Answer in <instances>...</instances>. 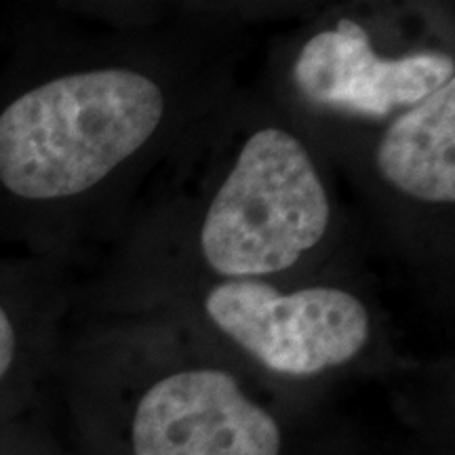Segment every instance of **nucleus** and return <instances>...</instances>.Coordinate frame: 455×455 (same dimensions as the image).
<instances>
[{
	"mask_svg": "<svg viewBox=\"0 0 455 455\" xmlns=\"http://www.w3.org/2000/svg\"><path fill=\"white\" fill-rule=\"evenodd\" d=\"M375 167L403 195L432 204L455 201V78L403 112L378 141Z\"/></svg>",
	"mask_w": 455,
	"mask_h": 455,
	"instance_id": "obj_6",
	"label": "nucleus"
},
{
	"mask_svg": "<svg viewBox=\"0 0 455 455\" xmlns=\"http://www.w3.org/2000/svg\"><path fill=\"white\" fill-rule=\"evenodd\" d=\"M204 310L255 361L298 378L346 365L371 333L365 304L338 287L283 293L258 278H236L209 289Z\"/></svg>",
	"mask_w": 455,
	"mask_h": 455,
	"instance_id": "obj_3",
	"label": "nucleus"
},
{
	"mask_svg": "<svg viewBox=\"0 0 455 455\" xmlns=\"http://www.w3.org/2000/svg\"><path fill=\"white\" fill-rule=\"evenodd\" d=\"M331 203L308 148L281 127L244 141L201 226L215 275L259 278L293 268L323 241Z\"/></svg>",
	"mask_w": 455,
	"mask_h": 455,
	"instance_id": "obj_2",
	"label": "nucleus"
},
{
	"mask_svg": "<svg viewBox=\"0 0 455 455\" xmlns=\"http://www.w3.org/2000/svg\"><path fill=\"white\" fill-rule=\"evenodd\" d=\"M163 116V89L141 72L43 78L0 106V195L32 209L76 201L138 155Z\"/></svg>",
	"mask_w": 455,
	"mask_h": 455,
	"instance_id": "obj_1",
	"label": "nucleus"
},
{
	"mask_svg": "<svg viewBox=\"0 0 455 455\" xmlns=\"http://www.w3.org/2000/svg\"><path fill=\"white\" fill-rule=\"evenodd\" d=\"M281 443L276 419L221 369L167 375L135 409V455H278Z\"/></svg>",
	"mask_w": 455,
	"mask_h": 455,
	"instance_id": "obj_4",
	"label": "nucleus"
},
{
	"mask_svg": "<svg viewBox=\"0 0 455 455\" xmlns=\"http://www.w3.org/2000/svg\"><path fill=\"white\" fill-rule=\"evenodd\" d=\"M453 70L451 57L441 53L375 55L367 32L341 20L301 47L293 78L312 104L379 118L430 98L451 81Z\"/></svg>",
	"mask_w": 455,
	"mask_h": 455,
	"instance_id": "obj_5",
	"label": "nucleus"
}]
</instances>
